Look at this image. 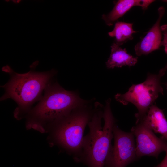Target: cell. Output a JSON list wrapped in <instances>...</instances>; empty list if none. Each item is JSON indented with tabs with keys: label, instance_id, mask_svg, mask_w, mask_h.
I'll use <instances>...</instances> for the list:
<instances>
[{
	"label": "cell",
	"instance_id": "6da1fadb",
	"mask_svg": "<svg viewBox=\"0 0 167 167\" xmlns=\"http://www.w3.org/2000/svg\"><path fill=\"white\" fill-rule=\"evenodd\" d=\"M111 99L103 106L95 104L92 115L88 125L89 131L84 136L80 153L75 161L83 162L88 167H105L112 146L113 129L116 124L111 108Z\"/></svg>",
	"mask_w": 167,
	"mask_h": 167
},
{
	"label": "cell",
	"instance_id": "7a4b0ae2",
	"mask_svg": "<svg viewBox=\"0 0 167 167\" xmlns=\"http://www.w3.org/2000/svg\"><path fill=\"white\" fill-rule=\"evenodd\" d=\"M2 69L10 72L12 76L4 86L6 92L1 100L13 99L22 108L28 107L39 97L55 71L54 69L42 72L31 70L28 73L20 74L14 72L8 65Z\"/></svg>",
	"mask_w": 167,
	"mask_h": 167
},
{
	"label": "cell",
	"instance_id": "3957f363",
	"mask_svg": "<svg viewBox=\"0 0 167 167\" xmlns=\"http://www.w3.org/2000/svg\"><path fill=\"white\" fill-rule=\"evenodd\" d=\"M93 110L85 105L74 109L55 123V141L72 154L75 161L80 153L85 129L91 120Z\"/></svg>",
	"mask_w": 167,
	"mask_h": 167
},
{
	"label": "cell",
	"instance_id": "277c9868",
	"mask_svg": "<svg viewBox=\"0 0 167 167\" xmlns=\"http://www.w3.org/2000/svg\"><path fill=\"white\" fill-rule=\"evenodd\" d=\"M48 85L45 94L33 110L34 116L44 122L55 123L74 109L86 105L76 93L58 84Z\"/></svg>",
	"mask_w": 167,
	"mask_h": 167
},
{
	"label": "cell",
	"instance_id": "5b68a950",
	"mask_svg": "<svg viewBox=\"0 0 167 167\" xmlns=\"http://www.w3.org/2000/svg\"><path fill=\"white\" fill-rule=\"evenodd\" d=\"M166 70L164 68L160 69L157 74L148 73L144 82L132 85L124 94L118 93L115 95L116 101L124 105L131 103L137 108L138 112L135 114L136 124L141 121L146 116L159 95L163 94L161 79Z\"/></svg>",
	"mask_w": 167,
	"mask_h": 167
},
{
	"label": "cell",
	"instance_id": "8992f818",
	"mask_svg": "<svg viewBox=\"0 0 167 167\" xmlns=\"http://www.w3.org/2000/svg\"><path fill=\"white\" fill-rule=\"evenodd\" d=\"M114 143L106 159L105 167H126L137 159L134 135L116 125L113 129Z\"/></svg>",
	"mask_w": 167,
	"mask_h": 167
},
{
	"label": "cell",
	"instance_id": "52a82bcc",
	"mask_svg": "<svg viewBox=\"0 0 167 167\" xmlns=\"http://www.w3.org/2000/svg\"><path fill=\"white\" fill-rule=\"evenodd\" d=\"M135 137L137 158L143 156H152L156 158L162 152L167 149V141L163 137L158 138L152 131L142 122L136 124L131 129Z\"/></svg>",
	"mask_w": 167,
	"mask_h": 167
},
{
	"label": "cell",
	"instance_id": "ba28073f",
	"mask_svg": "<svg viewBox=\"0 0 167 167\" xmlns=\"http://www.w3.org/2000/svg\"><path fill=\"white\" fill-rule=\"evenodd\" d=\"M158 11V17L156 22L135 46V54L138 56L147 55L161 46L162 32L160 24L165 10L163 7L161 6Z\"/></svg>",
	"mask_w": 167,
	"mask_h": 167
},
{
	"label": "cell",
	"instance_id": "9c48e42d",
	"mask_svg": "<svg viewBox=\"0 0 167 167\" xmlns=\"http://www.w3.org/2000/svg\"><path fill=\"white\" fill-rule=\"evenodd\" d=\"M153 0H119L114 2V6L111 11L107 14H103L102 19L105 24L110 26L118 21L131 8L139 6L145 10L149 6L154 2Z\"/></svg>",
	"mask_w": 167,
	"mask_h": 167
},
{
	"label": "cell",
	"instance_id": "30bf717a",
	"mask_svg": "<svg viewBox=\"0 0 167 167\" xmlns=\"http://www.w3.org/2000/svg\"><path fill=\"white\" fill-rule=\"evenodd\" d=\"M140 122L155 132L161 134L167 141V120L163 111L157 106L153 105Z\"/></svg>",
	"mask_w": 167,
	"mask_h": 167
},
{
	"label": "cell",
	"instance_id": "8fae6325",
	"mask_svg": "<svg viewBox=\"0 0 167 167\" xmlns=\"http://www.w3.org/2000/svg\"><path fill=\"white\" fill-rule=\"evenodd\" d=\"M111 54L106 62L108 69L122 67L123 66H131L138 62V57L128 54L126 49H123L113 42L111 46Z\"/></svg>",
	"mask_w": 167,
	"mask_h": 167
},
{
	"label": "cell",
	"instance_id": "7c38bea8",
	"mask_svg": "<svg viewBox=\"0 0 167 167\" xmlns=\"http://www.w3.org/2000/svg\"><path fill=\"white\" fill-rule=\"evenodd\" d=\"M133 24L117 21L115 23L113 29L108 32L111 37H114V43L120 46L133 39V34L137 32L134 30Z\"/></svg>",
	"mask_w": 167,
	"mask_h": 167
},
{
	"label": "cell",
	"instance_id": "4fadbf2b",
	"mask_svg": "<svg viewBox=\"0 0 167 167\" xmlns=\"http://www.w3.org/2000/svg\"><path fill=\"white\" fill-rule=\"evenodd\" d=\"M161 29L164 36L163 39L161 41V46L164 47V50L167 54V24H164L161 26Z\"/></svg>",
	"mask_w": 167,
	"mask_h": 167
},
{
	"label": "cell",
	"instance_id": "5bb4252c",
	"mask_svg": "<svg viewBox=\"0 0 167 167\" xmlns=\"http://www.w3.org/2000/svg\"><path fill=\"white\" fill-rule=\"evenodd\" d=\"M165 156L162 161L156 167H167V149Z\"/></svg>",
	"mask_w": 167,
	"mask_h": 167
},
{
	"label": "cell",
	"instance_id": "9a60e30c",
	"mask_svg": "<svg viewBox=\"0 0 167 167\" xmlns=\"http://www.w3.org/2000/svg\"><path fill=\"white\" fill-rule=\"evenodd\" d=\"M164 68L166 70L167 69V64L164 67Z\"/></svg>",
	"mask_w": 167,
	"mask_h": 167
},
{
	"label": "cell",
	"instance_id": "2e32d148",
	"mask_svg": "<svg viewBox=\"0 0 167 167\" xmlns=\"http://www.w3.org/2000/svg\"><path fill=\"white\" fill-rule=\"evenodd\" d=\"M162 1L163 2H167V0H162Z\"/></svg>",
	"mask_w": 167,
	"mask_h": 167
},
{
	"label": "cell",
	"instance_id": "e0dca14e",
	"mask_svg": "<svg viewBox=\"0 0 167 167\" xmlns=\"http://www.w3.org/2000/svg\"><path fill=\"white\" fill-rule=\"evenodd\" d=\"M166 88H167V84H166Z\"/></svg>",
	"mask_w": 167,
	"mask_h": 167
}]
</instances>
